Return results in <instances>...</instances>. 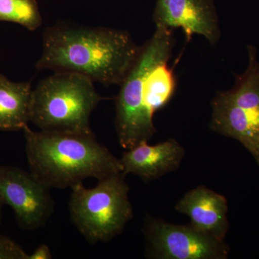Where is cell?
<instances>
[{
    "label": "cell",
    "mask_w": 259,
    "mask_h": 259,
    "mask_svg": "<svg viewBox=\"0 0 259 259\" xmlns=\"http://www.w3.org/2000/svg\"><path fill=\"white\" fill-rule=\"evenodd\" d=\"M3 78H4V76H2V75H0V81H2L3 80Z\"/></svg>",
    "instance_id": "ac0fdd59"
},
{
    "label": "cell",
    "mask_w": 259,
    "mask_h": 259,
    "mask_svg": "<svg viewBox=\"0 0 259 259\" xmlns=\"http://www.w3.org/2000/svg\"><path fill=\"white\" fill-rule=\"evenodd\" d=\"M3 204H4V203H3V201H2L1 198H0V222H1L2 210H3Z\"/></svg>",
    "instance_id": "e0dca14e"
},
{
    "label": "cell",
    "mask_w": 259,
    "mask_h": 259,
    "mask_svg": "<svg viewBox=\"0 0 259 259\" xmlns=\"http://www.w3.org/2000/svg\"><path fill=\"white\" fill-rule=\"evenodd\" d=\"M30 171L49 188L66 189L88 178L122 173L120 158L97 141L93 132L23 130Z\"/></svg>",
    "instance_id": "7a4b0ae2"
},
{
    "label": "cell",
    "mask_w": 259,
    "mask_h": 259,
    "mask_svg": "<svg viewBox=\"0 0 259 259\" xmlns=\"http://www.w3.org/2000/svg\"><path fill=\"white\" fill-rule=\"evenodd\" d=\"M185 155V148L175 139L153 146L143 142L122 154V174H132L146 182L156 180L177 169Z\"/></svg>",
    "instance_id": "30bf717a"
},
{
    "label": "cell",
    "mask_w": 259,
    "mask_h": 259,
    "mask_svg": "<svg viewBox=\"0 0 259 259\" xmlns=\"http://www.w3.org/2000/svg\"><path fill=\"white\" fill-rule=\"evenodd\" d=\"M32 89L28 82L0 81V131L25 128L30 122Z\"/></svg>",
    "instance_id": "7c38bea8"
},
{
    "label": "cell",
    "mask_w": 259,
    "mask_h": 259,
    "mask_svg": "<svg viewBox=\"0 0 259 259\" xmlns=\"http://www.w3.org/2000/svg\"><path fill=\"white\" fill-rule=\"evenodd\" d=\"M102 100L91 79L55 71L32 90L30 122L40 131L93 132L90 116Z\"/></svg>",
    "instance_id": "3957f363"
},
{
    "label": "cell",
    "mask_w": 259,
    "mask_h": 259,
    "mask_svg": "<svg viewBox=\"0 0 259 259\" xmlns=\"http://www.w3.org/2000/svg\"><path fill=\"white\" fill-rule=\"evenodd\" d=\"M147 255L158 259H226L230 248L225 240L192 226L171 224L147 218L144 227Z\"/></svg>",
    "instance_id": "52a82bcc"
},
{
    "label": "cell",
    "mask_w": 259,
    "mask_h": 259,
    "mask_svg": "<svg viewBox=\"0 0 259 259\" xmlns=\"http://www.w3.org/2000/svg\"><path fill=\"white\" fill-rule=\"evenodd\" d=\"M0 21L11 22L35 30L42 18L36 0H0Z\"/></svg>",
    "instance_id": "5bb4252c"
},
{
    "label": "cell",
    "mask_w": 259,
    "mask_h": 259,
    "mask_svg": "<svg viewBox=\"0 0 259 259\" xmlns=\"http://www.w3.org/2000/svg\"><path fill=\"white\" fill-rule=\"evenodd\" d=\"M248 54L247 69L233 88L213 99L210 128L239 141L259 167V61L254 47L249 46Z\"/></svg>",
    "instance_id": "8992f818"
},
{
    "label": "cell",
    "mask_w": 259,
    "mask_h": 259,
    "mask_svg": "<svg viewBox=\"0 0 259 259\" xmlns=\"http://www.w3.org/2000/svg\"><path fill=\"white\" fill-rule=\"evenodd\" d=\"M50 190L30 171L0 165V198L13 209L23 229L36 230L50 219L54 212Z\"/></svg>",
    "instance_id": "ba28073f"
},
{
    "label": "cell",
    "mask_w": 259,
    "mask_h": 259,
    "mask_svg": "<svg viewBox=\"0 0 259 259\" xmlns=\"http://www.w3.org/2000/svg\"><path fill=\"white\" fill-rule=\"evenodd\" d=\"M177 211L188 216L190 226L207 234L225 240L228 229V202L224 196L199 186L179 201Z\"/></svg>",
    "instance_id": "8fae6325"
},
{
    "label": "cell",
    "mask_w": 259,
    "mask_h": 259,
    "mask_svg": "<svg viewBox=\"0 0 259 259\" xmlns=\"http://www.w3.org/2000/svg\"><path fill=\"white\" fill-rule=\"evenodd\" d=\"M129 191L122 173L99 180L93 188L82 183L71 187V219L89 243L107 242L122 233L134 218Z\"/></svg>",
    "instance_id": "5b68a950"
},
{
    "label": "cell",
    "mask_w": 259,
    "mask_h": 259,
    "mask_svg": "<svg viewBox=\"0 0 259 259\" xmlns=\"http://www.w3.org/2000/svg\"><path fill=\"white\" fill-rule=\"evenodd\" d=\"M176 81L167 62L156 65L148 73L144 83V102L150 115L160 110L171 100Z\"/></svg>",
    "instance_id": "4fadbf2b"
},
{
    "label": "cell",
    "mask_w": 259,
    "mask_h": 259,
    "mask_svg": "<svg viewBox=\"0 0 259 259\" xmlns=\"http://www.w3.org/2000/svg\"><path fill=\"white\" fill-rule=\"evenodd\" d=\"M29 254L8 237L0 235V259H28Z\"/></svg>",
    "instance_id": "9a60e30c"
},
{
    "label": "cell",
    "mask_w": 259,
    "mask_h": 259,
    "mask_svg": "<svg viewBox=\"0 0 259 259\" xmlns=\"http://www.w3.org/2000/svg\"><path fill=\"white\" fill-rule=\"evenodd\" d=\"M52 258L50 248L47 244L39 245L36 249L34 250L28 256V259H51Z\"/></svg>",
    "instance_id": "2e32d148"
},
{
    "label": "cell",
    "mask_w": 259,
    "mask_h": 259,
    "mask_svg": "<svg viewBox=\"0 0 259 259\" xmlns=\"http://www.w3.org/2000/svg\"><path fill=\"white\" fill-rule=\"evenodd\" d=\"M153 19L156 26L182 28L187 40L197 34L216 44L221 35L211 0H156Z\"/></svg>",
    "instance_id": "9c48e42d"
},
{
    "label": "cell",
    "mask_w": 259,
    "mask_h": 259,
    "mask_svg": "<svg viewBox=\"0 0 259 259\" xmlns=\"http://www.w3.org/2000/svg\"><path fill=\"white\" fill-rule=\"evenodd\" d=\"M39 70L69 71L102 84H121L141 48L128 32L106 28L59 25L44 35Z\"/></svg>",
    "instance_id": "6da1fadb"
},
{
    "label": "cell",
    "mask_w": 259,
    "mask_h": 259,
    "mask_svg": "<svg viewBox=\"0 0 259 259\" xmlns=\"http://www.w3.org/2000/svg\"><path fill=\"white\" fill-rule=\"evenodd\" d=\"M173 48L171 29L156 26L152 37L141 47L116 98L115 127L119 143L126 150L148 142L156 130L144 102V83L156 65L168 62Z\"/></svg>",
    "instance_id": "277c9868"
}]
</instances>
